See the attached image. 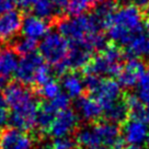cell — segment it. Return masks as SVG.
<instances>
[{"mask_svg": "<svg viewBox=\"0 0 149 149\" xmlns=\"http://www.w3.org/2000/svg\"><path fill=\"white\" fill-rule=\"evenodd\" d=\"M76 113L86 122H95L103 115V109L90 95H81L76 101Z\"/></svg>", "mask_w": 149, "mask_h": 149, "instance_id": "9a60e30c", "label": "cell"}, {"mask_svg": "<svg viewBox=\"0 0 149 149\" xmlns=\"http://www.w3.org/2000/svg\"><path fill=\"white\" fill-rule=\"evenodd\" d=\"M34 138L26 132L8 128L0 134V149H33Z\"/></svg>", "mask_w": 149, "mask_h": 149, "instance_id": "7c38bea8", "label": "cell"}, {"mask_svg": "<svg viewBox=\"0 0 149 149\" xmlns=\"http://www.w3.org/2000/svg\"><path fill=\"white\" fill-rule=\"evenodd\" d=\"M95 2L97 0H69L65 10L70 15H79L91 9Z\"/></svg>", "mask_w": 149, "mask_h": 149, "instance_id": "44dd1931", "label": "cell"}, {"mask_svg": "<svg viewBox=\"0 0 149 149\" xmlns=\"http://www.w3.org/2000/svg\"><path fill=\"white\" fill-rule=\"evenodd\" d=\"M38 0H18V5L23 10H32L33 6L36 3Z\"/></svg>", "mask_w": 149, "mask_h": 149, "instance_id": "f1b7e54d", "label": "cell"}, {"mask_svg": "<svg viewBox=\"0 0 149 149\" xmlns=\"http://www.w3.org/2000/svg\"><path fill=\"white\" fill-rule=\"evenodd\" d=\"M53 79L52 78V70L51 68L48 67V65L46 64H43L42 67L38 69L36 74V78H35V84L36 86H42L45 82H47L48 80Z\"/></svg>", "mask_w": 149, "mask_h": 149, "instance_id": "484cf974", "label": "cell"}, {"mask_svg": "<svg viewBox=\"0 0 149 149\" xmlns=\"http://www.w3.org/2000/svg\"><path fill=\"white\" fill-rule=\"evenodd\" d=\"M145 30L139 7L127 5L117 8L107 26V36L118 45L125 46L133 37Z\"/></svg>", "mask_w": 149, "mask_h": 149, "instance_id": "277c9868", "label": "cell"}, {"mask_svg": "<svg viewBox=\"0 0 149 149\" xmlns=\"http://www.w3.org/2000/svg\"><path fill=\"white\" fill-rule=\"evenodd\" d=\"M126 54L130 58L149 57V35L145 28L144 31L138 33L125 45Z\"/></svg>", "mask_w": 149, "mask_h": 149, "instance_id": "e0dca14e", "label": "cell"}, {"mask_svg": "<svg viewBox=\"0 0 149 149\" xmlns=\"http://www.w3.org/2000/svg\"><path fill=\"white\" fill-rule=\"evenodd\" d=\"M146 145H147V148L149 149V136H148V138H147V140H146Z\"/></svg>", "mask_w": 149, "mask_h": 149, "instance_id": "d6a6232c", "label": "cell"}, {"mask_svg": "<svg viewBox=\"0 0 149 149\" xmlns=\"http://www.w3.org/2000/svg\"><path fill=\"white\" fill-rule=\"evenodd\" d=\"M44 59L42 56L37 53H32L23 56V58L19 61L18 67L14 71V76L20 84H35V78L38 69L42 67Z\"/></svg>", "mask_w": 149, "mask_h": 149, "instance_id": "9c48e42d", "label": "cell"}, {"mask_svg": "<svg viewBox=\"0 0 149 149\" xmlns=\"http://www.w3.org/2000/svg\"><path fill=\"white\" fill-rule=\"evenodd\" d=\"M17 5L18 0H0V15L12 11Z\"/></svg>", "mask_w": 149, "mask_h": 149, "instance_id": "83f0119b", "label": "cell"}, {"mask_svg": "<svg viewBox=\"0 0 149 149\" xmlns=\"http://www.w3.org/2000/svg\"><path fill=\"white\" fill-rule=\"evenodd\" d=\"M61 88L69 98H79L84 93L86 84L84 78L76 71H68L63 74Z\"/></svg>", "mask_w": 149, "mask_h": 149, "instance_id": "ac0fdd59", "label": "cell"}, {"mask_svg": "<svg viewBox=\"0 0 149 149\" xmlns=\"http://www.w3.org/2000/svg\"><path fill=\"white\" fill-rule=\"evenodd\" d=\"M49 30V24L46 20L37 17L35 14H30L22 19L21 23V32L23 36L33 38V40H40L46 35Z\"/></svg>", "mask_w": 149, "mask_h": 149, "instance_id": "4fadbf2b", "label": "cell"}, {"mask_svg": "<svg viewBox=\"0 0 149 149\" xmlns=\"http://www.w3.org/2000/svg\"><path fill=\"white\" fill-rule=\"evenodd\" d=\"M123 59V53L116 44H107L97 55L91 57L84 68V74L97 77L116 76L120 71Z\"/></svg>", "mask_w": 149, "mask_h": 149, "instance_id": "5b68a950", "label": "cell"}, {"mask_svg": "<svg viewBox=\"0 0 149 149\" xmlns=\"http://www.w3.org/2000/svg\"><path fill=\"white\" fill-rule=\"evenodd\" d=\"M92 17L102 29H107L113 13L118 8L117 0H97L94 3Z\"/></svg>", "mask_w": 149, "mask_h": 149, "instance_id": "2e32d148", "label": "cell"}, {"mask_svg": "<svg viewBox=\"0 0 149 149\" xmlns=\"http://www.w3.org/2000/svg\"><path fill=\"white\" fill-rule=\"evenodd\" d=\"M118 124L112 122H92L80 127L76 134V145L80 149H97L107 147L117 149L123 146Z\"/></svg>", "mask_w": 149, "mask_h": 149, "instance_id": "3957f363", "label": "cell"}, {"mask_svg": "<svg viewBox=\"0 0 149 149\" xmlns=\"http://www.w3.org/2000/svg\"><path fill=\"white\" fill-rule=\"evenodd\" d=\"M117 149H140L139 146H134V145H127V146H121Z\"/></svg>", "mask_w": 149, "mask_h": 149, "instance_id": "4dcf8cb0", "label": "cell"}, {"mask_svg": "<svg viewBox=\"0 0 149 149\" xmlns=\"http://www.w3.org/2000/svg\"><path fill=\"white\" fill-rule=\"evenodd\" d=\"M61 92V87L56 80L51 79L47 82L38 87V93L40 95L45 98L46 100H51V99L55 98L56 95H58Z\"/></svg>", "mask_w": 149, "mask_h": 149, "instance_id": "cb8c5ba5", "label": "cell"}, {"mask_svg": "<svg viewBox=\"0 0 149 149\" xmlns=\"http://www.w3.org/2000/svg\"><path fill=\"white\" fill-rule=\"evenodd\" d=\"M38 51L44 61L57 65L66 58L69 51V43L59 32L47 33L38 45Z\"/></svg>", "mask_w": 149, "mask_h": 149, "instance_id": "52a82bcc", "label": "cell"}, {"mask_svg": "<svg viewBox=\"0 0 149 149\" xmlns=\"http://www.w3.org/2000/svg\"><path fill=\"white\" fill-rule=\"evenodd\" d=\"M136 87V97L144 104H149V68H146Z\"/></svg>", "mask_w": 149, "mask_h": 149, "instance_id": "7402d4cb", "label": "cell"}, {"mask_svg": "<svg viewBox=\"0 0 149 149\" xmlns=\"http://www.w3.org/2000/svg\"><path fill=\"white\" fill-rule=\"evenodd\" d=\"M122 136L123 140L128 145L140 146L146 144V140L149 136L148 123L132 117L124 122L122 128Z\"/></svg>", "mask_w": 149, "mask_h": 149, "instance_id": "8fae6325", "label": "cell"}, {"mask_svg": "<svg viewBox=\"0 0 149 149\" xmlns=\"http://www.w3.org/2000/svg\"><path fill=\"white\" fill-rule=\"evenodd\" d=\"M3 97L9 107L8 121L11 126L24 132L33 130L40 105L32 90L20 82H13L6 87Z\"/></svg>", "mask_w": 149, "mask_h": 149, "instance_id": "6da1fadb", "label": "cell"}, {"mask_svg": "<svg viewBox=\"0 0 149 149\" xmlns=\"http://www.w3.org/2000/svg\"><path fill=\"white\" fill-rule=\"evenodd\" d=\"M97 149H109V148H107V147H100V148H97Z\"/></svg>", "mask_w": 149, "mask_h": 149, "instance_id": "836d02e7", "label": "cell"}, {"mask_svg": "<svg viewBox=\"0 0 149 149\" xmlns=\"http://www.w3.org/2000/svg\"><path fill=\"white\" fill-rule=\"evenodd\" d=\"M145 14H146V18H147V20L149 21V1H148V3L146 5V11H145Z\"/></svg>", "mask_w": 149, "mask_h": 149, "instance_id": "1f68e13d", "label": "cell"}, {"mask_svg": "<svg viewBox=\"0 0 149 149\" xmlns=\"http://www.w3.org/2000/svg\"><path fill=\"white\" fill-rule=\"evenodd\" d=\"M145 70H146V65L144 61L138 58H130L124 64H122L120 71L116 74L118 78L117 82L123 88H134Z\"/></svg>", "mask_w": 149, "mask_h": 149, "instance_id": "30bf717a", "label": "cell"}, {"mask_svg": "<svg viewBox=\"0 0 149 149\" xmlns=\"http://www.w3.org/2000/svg\"><path fill=\"white\" fill-rule=\"evenodd\" d=\"M84 80L90 97L102 107L103 111L122 99L121 86L112 78L84 74Z\"/></svg>", "mask_w": 149, "mask_h": 149, "instance_id": "8992f818", "label": "cell"}, {"mask_svg": "<svg viewBox=\"0 0 149 149\" xmlns=\"http://www.w3.org/2000/svg\"><path fill=\"white\" fill-rule=\"evenodd\" d=\"M38 149H76V143L68 137L55 138L52 143L42 145Z\"/></svg>", "mask_w": 149, "mask_h": 149, "instance_id": "d4e9b609", "label": "cell"}, {"mask_svg": "<svg viewBox=\"0 0 149 149\" xmlns=\"http://www.w3.org/2000/svg\"><path fill=\"white\" fill-rule=\"evenodd\" d=\"M58 32L68 41L69 45H79L90 51H100L107 45V38L92 14H79L71 18H59L57 22Z\"/></svg>", "mask_w": 149, "mask_h": 149, "instance_id": "7a4b0ae2", "label": "cell"}, {"mask_svg": "<svg viewBox=\"0 0 149 149\" xmlns=\"http://www.w3.org/2000/svg\"><path fill=\"white\" fill-rule=\"evenodd\" d=\"M19 64L18 54L11 47H0V77L8 79L14 74Z\"/></svg>", "mask_w": 149, "mask_h": 149, "instance_id": "d6986e66", "label": "cell"}, {"mask_svg": "<svg viewBox=\"0 0 149 149\" xmlns=\"http://www.w3.org/2000/svg\"><path fill=\"white\" fill-rule=\"evenodd\" d=\"M9 118V107L7 105L3 94L0 93V125H3Z\"/></svg>", "mask_w": 149, "mask_h": 149, "instance_id": "4316f807", "label": "cell"}, {"mask_svg": "<svg viewBox=\"0 0 149 149\" xmlns=\"http://www.w3.org/2000/svg\"><path fill=\"white\" fill-rule=\"evenodd\" d=\"M79 124V116L74 110L67 107L58 112L47 130V134L53 138H63L72 134Z\"/></svg>", "mask_w": 149, "mask_h": 149, "instance_id": "ba28073f", "label": "cell"}, {"mask_svg": "<svg viewBox=\"0 0 149 149\" xmlns=\"http://www.w3.org/2000/svg\"><path fill=\"white\" fill-rule=\"evenodd\" d=\"M22 18L17 11H9L0 15V41L9 42L17 36L21 30Z\"/></svg>", "mask_w": 149, "mask_h": 149, "instance_id": "5bb4252c", "label": "cell"}, {"mask_svg": "<svg viewBox=\"0 0 149 149\" xmlns=\"http://www.w3.org/2000/svg\"><path fill=\"white\" fill-rule=\"evenodd\" d=\"M132 2V5L136 6V7H144L148 3L149 0H130Z\"/></svg>", "mask_w": 149, "mask_h": 149, "instance_id": "f546056e", "label": "cell"}, {"mask_svg": "<svg viewBox=\"0 0 149 149\" xmlns=\"http://www.w3.org/2000/svg\"><path fill=\"white\" fill-rule=\"evenodd\" d=\"M37 46V41L33 40V38H29V37L24 36L23 38H20L18 41H15L13 44L12 48L18 55H29L35 52V48Z\"/></svg>", "mask_w": 149, "mask_h": 149, "instance_id": "603a6c76", "label": "cell"}, {"mask_svg": "<svg viewBox=\"0 0 149 149\" xmlns=\"http://www.w3.org/2000/svg\"><path fill=\"white\" fill-rule=\"evenodd\" d=\"M128 114H130L128 107L126 105L124 99H120L118 101L113 103L112 105H110L103 111V115L105 116L107 121L115 123V124L124 123L128 116Z\"/></svg>", "mask_w": 149, "mask_h": 149, "instance_id": "ffe728a7", "label": "cell"}]
</instances>
